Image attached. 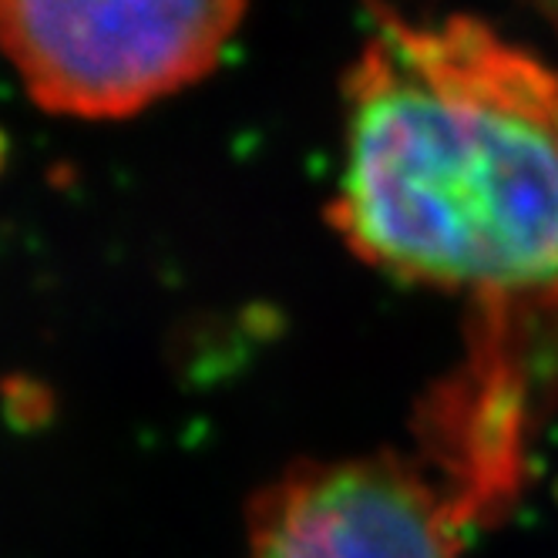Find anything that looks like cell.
Segmentation results:
<instances>
[{"mask_svg": "<svg viewBox=\"0 0 558 558\" xmlns=\"http://www.w3.org/2000/svg\"><path fill=\"white\" fill-rule=\"evenodd\" d=\"M333 222L411 283L558 303V68L468 17H384L347 85Z\"/></svg>", "mask_w": 558, "mask_h": 558, "instance_id": "1", "label": "cell"}, {"mask_svg": "<svg viewBox=\"0 0 558 558\" xmlns=\"http://www.w3.org/2000/svg\"><path fill=\"white\" fill-rule=\"evenodd\" d=\"M246 0H0V51L51 114L129 118L219 64Z\"/></svg>", "mask_w": 558, "mask_h": 558, "instance_id": "2", "label": "cell"}]
</instances>
